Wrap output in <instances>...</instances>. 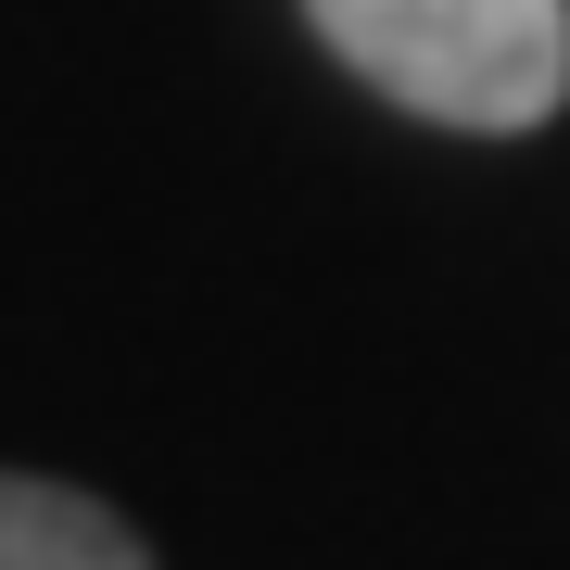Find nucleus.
I'll return each mask as SVG.
<instances>
[{
    "label": "nucleus",
    "mask_w": 570,
    "mask_h": 570,
    "mask_svg": "<svg viewBox=\"0 0 570 570\" xmlns=\"http://www.w3.org/2000/svg\"><path fill=\"white\" fill-rule=\"evenodd\" d=\"M317 39L431 127H546L570 102V0H305Z\"/></svg>",
    "instance_id": "nucleus-1"
},
{
    "label": "nucleus",
    "mask_w": 570,
    "mask_h": 570,
    "mask_svg": "<svg viewBox=\"0 0 570 570\" xmlns=\"http://www.w3.org/2000/svg\"><path fill=\"white\" fill-rule=\"evenodd\" d=\"M0 570H153V558H140V532H127L115 508L0 469Z\"/></svg>",
    "instance_id": "nucleus-2"
}]
</instances>
